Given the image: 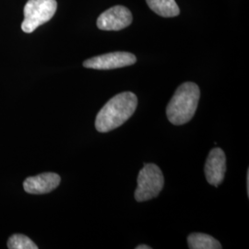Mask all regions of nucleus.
Segmentation results:
<instances>
[{
    "instance_id": "8",
    "label": "nucleus",
    "mask_w": 249,
    "mask_h": 249,
    "mask_svg": "<svg viewBox=\"0 0 249 249\" xmlns=\"http://www.w3.org/2000/svg\"><path fill=\"white\" fill-rule=\"evenodd\" d=\"M60 177L55 173H44L36 177L27 178L23 183V188L29 194H46L59 186Z\"/></svg>"
},
{
    "instance_id": "4",
    "label": "nucleus",
    "mask_w": 249,
    "mask_h": 249,
    "mask_svg": "<svg viewBox=\"0 0 249 249\" xmlns=\"http://www.w3.org/2000/svg\"><path fill=\"white\" fill-rule=\"evenodd\" d=\"M164 185V178L160 168L154 163L145 164L138 177V187L135 198L138 202L147 201L159 196Z\"/></svg>"
},
{
    "instance_id": "9",
    "label": "nucleus",
    "mask_w": 249,
    "mask_h": 249,
    "mask_svg": "<svg viewBox=\"0 0 249 249\" xmlns=\"http://www.w3.org/2000/svg\"><path fill=\"white\" fill-rule=\"evenodd\" d=\"M149 8L164 18L177 17L180 9L176 0H146Z\"/></svg>"
},
{
    "instance_id": "11",
    "label": "nucleus",
    "mask_w": 249,
    "mask_h": 249,
    "mask_svg": "<svg viewBox=\"0 0 249 249\" xmlns=\"http://www.w3.org/2000/svg\"><path fill=\"white\" fill-rule=\"evenodd\" d=\"M9 249H38L36 244L26 235L13 234L8 241Z\"/></svg>"
},
{
    "instance_id": "10",
    "label": "nucleus",
    "mask_w": 249,
    "mask_h": 249,
    "mask_svg": "<svg viewBox=\"0 0 249 249\" xmlns=\"http://www.w3.org/2000/svg\"><path fill=\"white\" fill-rule=\"evenodd\" d=\"M188 248L190 249H221L222 245L212 235L193 232L187 237Z\"/></svg>"
},
{
    "instance_id": "6",
    "label": "nucleus",
    "mask_w": 249,
    "mask_h": 249,
    "mask_svg": "<svg viewBox=\"0 0 249 249\" xmlns=\"http://www.w3.org/2000/svg\"><path fill=\"white\" fill-rule=\"evenodd\" d=\"M132 22L130 10L124 6H115L103 12L97 19V27L103 31H120Z\"/></svg>"
},
{
    "instance_id": "12",
    "label": "nucleus",
    "mask_w": 249,
    "mask_h": 249,
    "mask_svg": "<svg viewBox=\"0 0 249 249\" xmlns=\"http://www.w3.org/2000/svg\"><path fill=\"white\" fill-rule=\"evenodd\" d=\"M137 249H151V247H149V246H146V245H141V246H139V247H137L136 248Z\"/></svg>"
},
{
    "instance_id": "5",
    "label": "nucleus",
    "mask_w": 249,
    "mask_h": 249,
    "mask_svg": "<svg viewBox=\"0 0 249 249\" xmlns=\"http://www.w3.org/2000/svg\"><path fill=\"white\" fill-rule=\"evenodd\" d=\"M137 62L133 53L128 52H113L91 57L83 62V67L87 69L109 71L131 66Z\"/></svg>"
},
{
    "instance_id": "3",
    "label": "nucleus",
    "mask_w": 249,
    "mask_h": 249,
    "mask_svg": "<svg viewBox=\"0 0 249 249\" xmlns=\"http://www.w3.org/2000/svg\"><path fill=\"white\" fill-rule=\"evenodd\" d=\"M57 9L56 0H28L24 7V19L21 29L31 34L53 18Z\"/></svg>"
},
{
    "instance_id": "7",
    "label": "nucleus",
    "mask_w": 249,
    "mask_h": 249,
    "mask_svg": "<svg viewBox=\"0 0 249 249\" xmlns=\"http://www.w3.org/2000/svg\"><path fill=\"white\" fill-rule=\"evenodd\" d=\"M226 172V157L224 151L215 148L209 153L205 163V176L209 184L218 187L223 183Z\"/></svg>"
},
{
    "instance_id": "1",
    "label": "nucleus",
    "mask_w": 249,
    "mask_h": 249,
    "mask_svg": "<svg viewBox=\"0 0 249 249\" xmlns=\"http://www.w3.org/2000/svg\"><path fill=\"white\" fill-rule=\"evenodd\" d=\"M138 98L130 91H124L110 99L99 111L95 127L101 133H107L124 124L133 116Z\"/></svg>"
},
{
    "instance_id": "2",
    "label": "nucleus",
    "mask_w": 249,
    "mask_h": 249,
    "mask_svg": "<svg viewBox=\"0 0 249 249\" xmlns=\"http://www.w3.org/2000/svg\"><path fill=\"white\" fill-rule=\"evenodd\" d=\"M200 90L194 82H185L178 87L166 108L170 122L181 125L189 122L196 113Z\"/></svg>"
}]
</instances>
